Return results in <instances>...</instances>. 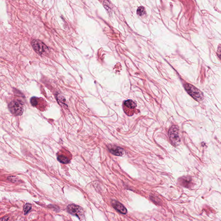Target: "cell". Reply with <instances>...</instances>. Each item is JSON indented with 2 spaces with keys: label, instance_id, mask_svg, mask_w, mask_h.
<instances>
[{
  "label": "cell",
  "instance_id": "3",
  "mask_svg": "<svg viewBox=\"0 0 221 221\" xmlns=\"http://www.w3.org/2000/svg\"><path fill=\"white\" fill-rule=\"evenodd\" d=\"M168 136L173 145L175 146H178L180 143L179 130L177 126H173L168 131Z\"/></svg>",
  "mask_w": 221,
  "mask_h": 221
},
{
  "label": "cell",
  "instance_id": "16",
  "mask_svg": "<svg viewBox=\"0 0 221 221\" xmlns=\"http://www.w3.org/2000/svg\"><path fill=\"white\" fill-rule=\"evenodd\" d=\"M9 218L7 216H4L1 218V221H7L8 219Z\"/></svg>",
  "mask_w": 221,
  "mask_h": 221
},
{
  "label": "cell",
  "instance_id": "6",
  "mask_svg": "<svg viewBox=\"0 0 221 221\" xmlns=\"http://www.w3.org/2000/svg\"><path fill=\"white\" fill-rule=\"evenodd\" d=\"M111 204L115 210L122 214H126L127 213V210L124 205L117 200H113L111 201Z\"/></svg>",
  "mask_w": 221,
  "mask_h": 221
},
{
  "label": "cell",
  "instance_id": "10",
  "mask_svg": "<svg viewBox=\"0 0 221 221\" xmlns=\"http://www.w3.org/2000/svg\"><path fill=\"white\" fill-rule=\"evenodd\" d=\"M57 160L59 162L63 164H67L70 162V159L64 155H59L57 156Z\"/></svg>",
  "mask_w": 221,
  "mask_h": 221
},
{
  "label": "cell",
  "instance_id": "4",
  "mask_svg": "<svg viewBox=\"0 0 221 221\" xmlns=\"http://www.w3.org/2000/svg\"><path fill=\"white\" fill-rule=\"evenodd\" d=\"M32 45L35 52L40 55H42L48 49L47 46L42 42L37 39L32 41Z\"/></svg>",
  "mask_w": 221,
  "mask_h": 221
},
{
  "label": "cell",
  "instance_id": "1",
  "mask_svg": "<svg viewBox=\"0 0 221 221\" xmlns=\"http://www.w3.org/2000/svg\"><path fill=\"white\" fill-rule=\"evenodd\" d=\"M185 90L193 98L198 102L201 101L204 99L203 93L196 87L191 84H187L184 85Z\"/></svg>",
  "mask_w": 221,
  "mask_h": 221
},
{
  "label": "cell",
  "instance_id": "5",
  "mask_svg": "<svg viewBox=\"0 0 221 221\" xmlns=\"http://www.w3.org/2000/svg\"><path fill=\"white\" fill-rule=\"evenodd\" d=\"M67 210L70 214L77 216L79 218H83L84 216V211L82 208L76 205H69L67 207Z\"/></svg>",
  "mask_w": 221,
  "mask_h": 221
},
{
  "label": "cell",
  "instance_id": "7",
  "mask_svg": "<svg viewBox=\"0 0 221 221\" xmlns=\"http://www.w3.org/2000/svg\"><path fill=\"white\" fill-rule=\"evenodd\" d=\"M178 182L182 186L189 188L192 185V178L190 177H182L178 179Z\"/></svg>",
  "mask_w": 221,
  "mask_h": 221
},
{
  "label": "cell",
  "instance_id": "2",
  "mask_svg": "<svg viewBox=\"0 0 221 221\" xmlns=\"http://www.w3.org/2000/svg\"><path fill=\"white\" fill-rule=\"evenodd\" d=\"M9 109L13 115H21L24 112V104L19 100H14L10 102Z\"/></svg>",
  "mask_w": 221,
  "mask_h": 221
},
{
  "label": "cell",
  "instance_id": "13",
  "mask_svg": "<svg viewBox=\"0 0 221 221\" xmlns=\"http://www.w3.org/2000/svg\"><path fill=\"white\" fill-rule=\"evenodd\" d=\"M30 102L33 106H36L38 104V99L36 97H33L31 99Z\"/></svg>",
  "mask_w": 221,
  "mask_h": 221
},
{
  "label": "cell",
  "instance_id": "12",
  "mask_svg": "<svg viewBox=\"0 0 221 221\" xmlns=\"http://www.w3.org/2000/svg\"><path fill=\"white\" fill-rule=\"evenodd\" d=\"M145 13L146 12H145V8L143 7H140L138 8L137 10V14L138 15L141 16L144 15L145 14Z\"/></svg>",
  "mask_w": 221,
  "mask_h": 221
},
{
  "label": "cell",
  "instance_id": "8",
  "mask_svg": "<svg viewBox=\"0 0 221 221\" xmlns=\"http://www.w3.org/2000/svg\"><path fill=\"white\" fill-rule=\"evenodd\" d=\"M109 149L111 153L115 156H122L124 154V149L120 147L115 146H111L109 147Z\"/></svg>",
  "mask_w": 221,
  "mask_h": 221
},
{
  "label": "cell",
  "instance_id": "15",
  "mask_svg": "<svg viewBox=\"0 0 221 221\" xmlns=\"http://www.w3.org/2000/svg\"><path fill=\"white\" fill-rule=\"evenodd\" d=\"M217 55L218 57L221 59V45H219L218 47L217 51Z\"/></svg>",
  "mask_w": 221,
  "mask_h": 221
},
{
  "label": "cell",
  "instance_id": "9",
  "mask_svg": "<svg viewBox=\"0 0 221 221\" xmlns=\"http://www.w3.org/2000/svg\"><path fill=\"white\" fill-rule=\"evenodd\" d=\"M124 106L127 107V108L132 109H135L136 107V103H135L133 100L131 99H128L125 101V102H124Z\"/></svg>",
  "mask_w": 221,
  "mask_h": 221
},
{
  "label": "cell",
  "instance_id": "11",
  "mask_svg": "<svg viewBox=\"0 0 221 221\" xmlns=\"http://www.w3.org/2000/svg\"><path fill=\"white\" fill-rule=\"evenodd\" d=\"M32 209V205L30 203H26L24 206V212L25 215H27L29 213L31 209Z\"/></svg>",
  "mask_w": 221,
  "mask_h": 221
},
{
  "label": "cell",
  "instance_id": "14",
  "mask_svg": "<svg viewBox=\"0 0 221 221\" xmlns=\"http://www.w3.org/2000/svg\"><path fill=\"white\" fill-rule=\"evenodd\" d=\"M9 181L13 183H17L18 182V178L15 176H10L7 178Z\"/></svg>",
  "mask_w": 221,
  "mask_h": 221
}]
</instances>
